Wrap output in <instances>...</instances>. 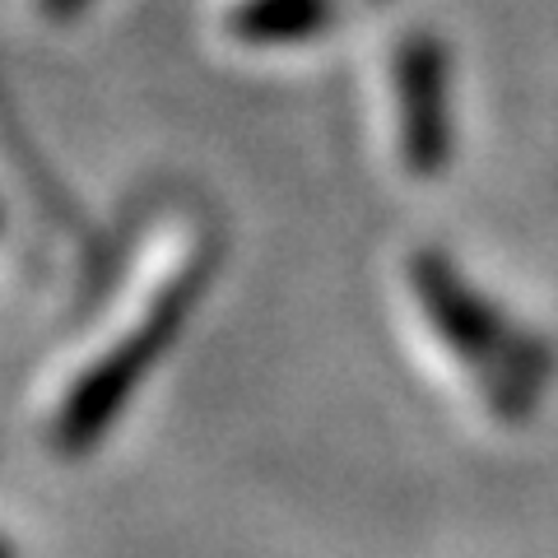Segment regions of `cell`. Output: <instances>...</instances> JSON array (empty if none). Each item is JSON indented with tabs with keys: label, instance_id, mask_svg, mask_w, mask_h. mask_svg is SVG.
I'll list each match as a JSON object with an SVG mask.
<instances>
[{
	"label": "cell",
	"instance_id": "3957f363",
	"mask_svg": "<svg viewBox=\"0 0 558 558\" xmlns=\"http://www.w3.org/2000/svg\"><path fill=\"white\" fill-rule=\"evenodd\" d=\"M326 20V0H252L238 14V33L252 43H289L303 38Z\"/></svg>",
	"mask_w": 558,
	"mask_h": 558
},
{
	"label": "cell",
	"instance_id": "277c9868",
	"mask_svg": "<svg viewBox=\"0 0 558 558\" xmlns=\"http://www.w3.org/2000/svg\"><path fill=\"white\" fill-rule=\"evenodd\" d=\"M0 558H20V554H14V545H10L5 535H0Z\"/></svg>",
	"mask_w": 558,
	"mask_h": 558
},
{
	"label": "cell",
	"instance_id": "6da1fadb",
	"mask_svg": "<svg viewBox=\"0 0 558 558\" xmlns=\"http://www.w3.org/2000/svg\"><path fill=\"white\" fill-rule=\"evenodd\" d=\"M205 270H209L205 256H186L178 270L154 279V289L121 317L112 336L65 377V387L47 418L51 451H61L65 461H80L89 451H98V442L126 418L131 400L154 377V368L168 359V349L178 344L182 326L196 312Z\"/></svg>",
	"mask_w": 558,
	"mask_h": 558
},
{
	"label": "cell",
	"instance_id": "7a4b0ae2",
	"mask_svg": "<svg viewBox=\"0 0 558 558\" xmlns=\"http://www.w3.org/2000/svg\"><path fill=\"white\" fill-rule=\"evenodd\" d=\"M400 140L410 163H433L442 154V61L428 43H410L396 61Z\"/></svg>",
	"mask_w": 558,
	"mask_h": 558
}]
</instances>
